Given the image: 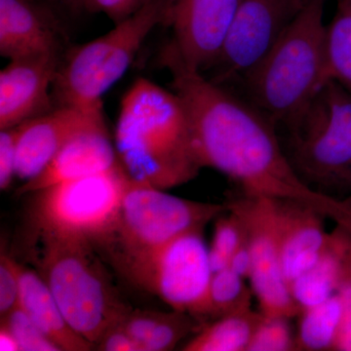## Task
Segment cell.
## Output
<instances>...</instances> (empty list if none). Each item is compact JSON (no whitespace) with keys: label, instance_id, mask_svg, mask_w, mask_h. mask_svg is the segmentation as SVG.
Here are the masks:
<instances>
[{"label":"cell","instance_id":"obj_11","mask_svg":"<svg viewBox=\"0 0 351 351\" xmlns=\"http://www.w3.org/2000/svg\"><path fill=\"white\" fill-rule=\"evenodd\" d=\"M307 0H239L212 82L242 77L265 56L292 24Z\"/></svg>","mask_w":351,"mask_h":351},{"label":"cell","instance_id":"obj_7","mask_svg":"<svg viewBox=\"0 0 351 351\" xmlns=\"http://www.w3.org/2000/svg\"><path fill=\"white\" fill-rule=\"evenodd\" d=\"M162 18L163 0H147L112 31L73 50L54 82L60 105L103 108L101 97L124 75Z\"/></svg>","mask_w":351,"mask_h":351},{"label":"cell","instance_id":"obj_23","mask_svg":"<svg viewBox=\"0 0 351 351\" xmlns=\"http://www.w3.org/2000/svg\"><path fill=\"white\" fill-rule=\"evenodd\" d=\"M245 281L230 267L214 272L208 291L205 324L206 320L251 308V291Z\"/></svg>","mask_w":351,"mask_h":351},{"label":"cell","instance_id":"obj_24","mask_svg":"<svg viewBox=\"0 0 351 351\" xmlns=\"http://www.w3.org/2000/svg\"><path fill=\"white\" fill-rule=\"evenodd\" d=\"M203 326L204 324L191 314L176 311L162 313L154 331L143 343L142 351L173 350L182 339Z\"/></svg>","mask_w":351,"mask_h":351},{"label":"cell","instance_id":"obj_36","mask_svg":"<svg viewBox=\"0 0 351 351\" xmlns=\"http://www.w3.org/2000/svg\"><path fill=\"white\" fill-rule=\"evenodd\" d=\"M0 350L21 351L20 346L14 338L12 332L3 325L0 327Z\"/></svg>","mask_w":351,"mask_h":351},{"label":"cell","instance_id":"obj_22","mask_svg":"<svg viewBox=\"0 0 351 351\" xmlns=\"http://www.w3.org/2000/svg\"><path fill=\"white\" fill-rule=\"evenodd\" d=\"M328 77L351 95V0H338L326 25Z\"/></svg>","mask_w":351,"mask_h":351},{"label":"cell","instance_id":"obj_37","mask_svg":"<svg viewBox=\"0 0 351 351\" xmlns=\"http://www.w3.org/2000/svg\"><path fill=\"white\" fill-rule=\"evenodd\" d=\"M60 1L66 2V3L77 4L82 3V0H60Z\"/></svg>","mask_w":351,"mask_h":351},{"label":"cell","instance_id":"obj_2","mask_svg":"<svg viewBox=\"0 0 351 351\" xmlns=\"http://www.w3.org/2000/svg\"><path fill=\"white\" fill-rule=\"evenodd\" d=\"M114 145L130 179L145 186L167 191L202 169L182 101L145 78L136 80L122 99Z\"/></svg>","mask_w":351,"mask_h":351},{"label":"cell","instance_id":"obj_34","mask_svg":"<svg viewBox=\"0 0 351 351\" xmlns=\"http://www.w3.org/2000/svg\"><path fill=\"white\" fill-rule=\"evenodd\" d=\"M228 267L244 279L250 278L252 269H253V258H252L247 237L243 243L240 245L239 248L233 254Z\"/></svg>","mask_w":351,"mask_h":351},{"label":"cell","instance_id":"obj_4","mask_svg":"<svg viewBox=\"0 0 351 351\" xmlns=\"http://www.w3.org/2000/svg\"><path fill=\"white\" fill-rule=\"evenodd\" d=\"M34 230L36 269L69 324L96 346L104 332L120 322L130 308L120 300L91 242Z\"/></svg>","mask_w":351,"mask_h":351},{"label":"cell","instance_id":"obj_12","mask_svg":"<svg viewBox=\"0 0 351 351\" xmlns=\"http://www.w3.org/2000/svg\"><path fill=\"white\" fill-rule=\"evenodd\" d=\"M239 3V0H163L162 25L172 32L163 55L199 73L213 68Z\"/></svg>","mask_w":351,"mask_h":351},{"label":"cell","instance_id":"obj_25","mask_svg":"<svg viewBox=\"0 0 351 351\" xmlns=\"http://www.w3.org/2000/svg\"><path fill=\"white\" fill-rule=\"evenodd\" d=\"M246 240L243 226L239 218L226 210L216 219L213 239L209 247V258L213 272L226 269L240 245Z\"/></svg>","mask_w":351,"mask_h":351},{"label":"cell","instance_id":"obj_19","mask_svg":"<svg viewBox=\"0 0 351 351\" xmlns=\"http://www.w3.org/2000/svg\"><path fill=\"white\" fill-rule=\"evenodd\" d=\"M348 237L350 232L337 225L317 261L289 283L300 313L337 294Z\"/></svg>","mask_w":351,"mask_h":351},{"label":"cell","instance_id":"obj_14","mask_svg":"<svg viewBox=\"0 0 351 351\" xmlns=\"http://www.w3.org/2000/svg\"><path fill=\"white\" fill-rule=\"evenodd\" d=\"M61 63L60 53L10 60L0 73V130L49 112V89Z\"/></svg>","mask_w":351,"mask_h":351},{"label":"cell","instance_id":"obj_16","mask_svg":"<svg viewBox=\"0 0 351 351\" xmlns=\"http://www.w3.org/2000/svg\"><path fill=\"white\" fill-rule=\"evenodd\" d=\"M56 18L38 0H0V54L9 60L61 53Z\"/></svg>","mask_w":351,"mask_h":351},{"label":"cell","instance_id":"obj_27","mask_svg":"<svg viewBox=\"0 0 351 351\" xmlns=\"http://www.w3.org/2000/svg\"><path fill=\"white\" fill-rule=\"evenodd\" d=\"M1 325L12 332L21 351H61L19 304L1 318Z\"/></svg>","mask_w":351,"mask_h":351},{"label":"cell","instance_id":"obj_31","mask_svg":"<svg viewBox=\"0 0 351 351\" xmlns=\"http://www.w3.org/2000/svg\"><path fill=\"white\" fill-rule=\"evenodd\" d=\"M161 315L162 313L159 311L130 309L119 323L142 351L143 343L154 331Z\"/></svg>","mask_w":351,"mask_h":351},{"label":"cell","instance_id":"obj_1","mask_svg":"<svg viewBox=\"0 0 351 351\" xmlns=\"http://www.w3.org/2000/svg\"><path fill=\"white\" fill-rule=\"evenodd\" d=\"M173 91L188 115L191 140L201 168L230 178L244 195L291 199L315 208L335 221L339 198L309 186L295 172L279 141L276 124L248 100L163 56Z\"/></svg>","mask_w":351,"mask_h":351},{"label":"cell","instance_id":"obj_20","mask_svg":"<svg viewBox=\"0 0 351 351\" xmlns=\"http://www.w3.org/2000/svg\"><path fill=\"white\" fill-rule=\"evenodd\" d=\"M261 313L252 308L221 316L195 332L184 351H247Z\"/></svg>","mask_w":351,"mask_h":351},{"label":"cell","instance_id":"obj_8","mask_svg":"<svg viewBox=\"0 0 351 351\" xmlns=\"http://www.w3.org/2000/svg\"><path fill=\"white\" fill-rule=\"evenodd\" d=\"M129 182L130 177L119 165L36 191L32 208L34 230L87 240L96 246L114 226Z\"/></svg>","mask_w":351,"mask_h":351},{"label":"cell","instance_id":"obj_9","mask_svg":"<svg viewBox=\"0 0 351 351\" xmlns=\"http://www.w3.org/2000/svg\"><path fill=\"white\" fill-rule=\"evenodd\" d=\"M203 230L182 233L143 263L128 280L156 295L173 311L204 322L213 276Z\"/></svg>","mask_w":351,"mask_h":351},{"label":"cell","instance_id":"obj_5","mask_svg":"<svg viewBox=\"0 0 351 351\" xmlns=\"http://www.w3.org/2000/svg\"><path fill=\"white\" fill-rule=\"evenodd\" d=\"M226 210V204L186 199L130 179L114 226L94 247L128 279L164 245L182 233L204 230Z\"/></svg>","mask_w":351,"mask_h":351},{"label":"cell","instance_id":"obj_26","mask_svg":"<svg viewBox=\"0 0 351 351\" xmlns=\"http://www.w3.org/2000/svg\"><path fill=\"white\" fill-rule=\"evenodd\" d=\"M291 318L267 316L261 313L257 327L247 351H295V334Z\"/></svg>","mask_w":351,"mask_h":351},{"label":"cell","instance_id":"obj_35","mask_svg":"<svg viewBox=\"0 0 351 351\" xmlns=\"http://www.w3.org/2000/svg\"><path fill=\"white\" fill-rule=\"evenodd\" d=\"M341 209L338 218L335 223L338 226H343L348 232L351 233V193L345 198H339Z\"/></svg>","mask_w":351,"mask_h":351},{"label":"cell","instance_id":"obj_32","mask_svg":"<svg viewBox=\"0 0 351 351\" xmlns=\"http://www.w3.org/2000/svg\"><path fill=\"white\" fill-rule=\"evenodd\" d=\"M144 3L142 0H82L89 10L106 14L115 24L128 18Z\"/></svg>","mask_w":351,"mask_h":351},{"label":"cell","instance_id":"obj_33","mask_svg":"<svg viewBox=\"0 0 351 351\" xmlns=\"http://www.w3.org/2000/svg\"><path fill=\"white\" fill-rule=\"evenodd\" d=\"M101 351H140L134 339L127 334L120 323L112 325L104 332L96 346Z\"/></svg>","mask_w":351,"mask_h":351},{"label":"cell","instance_id":"obj_18","mask_svg":"<svg viewBox=\"0 0 351 351\" xmlns=\"http://www.w3.org/2000/svg\"><path fill=\"white\" fill-rule=\"evenodd\" d=\"M19 306L61 351H90L96 346L80 336L64 318L49 287L38 270L18 262Z\"/></svg>","mask_w":351,"mask_h":351},{"label":"cell","instance_id":"obj_29","mask_svg":"<svg viewBox=\"0 0 351 351\" xmlns=\"http://www.w3.org/2000/svg\"><path fill=\"white\" fill-rule=\"evenodd\" d=\"M20 277L18 262L1 247L0 255V318L19 304Z\"/></svg>","mask_w":351,"mask_h":351},{"label":"cell","instance_id":"obj_6","mask_svg":"<svg viewBox=\"0 0 351 351\" xmlns=\"http://www.w3.org/2000/svg\"><path fill=\"white\" fill-rule=\"evenodd\" d=\"M286 128L284 149L300 177L325 195L334 189L351 193V95L328 82Z\"/></svg>","mask_w":351,"mask_h":351},{"label":"cell","instance_id":"obj_21","mask_svg":"<svg viewBox=\"0 0 351 351\" xmlns=\"http://www.w3.org/2000/svg\"><path fill=\"white\" fill-rule=\"evenodd\" d=\"M298 318L297 350H335L341 322V304L338 294L302 311Z\"/></svg>","mask_w":351,"mask_h":351},{"label":"cell","instance_id":"obj_30","mask_svg":"<svg viewBox=\"0 0 351 351\" xmlns=\"http://www.w3.org/2000/svg\"><path fill=\"white\" fill-rule=\"evenodd\" d=\"M19 125L0 132V189L6 191L16 177Z\"/></svg>","mask_w":351,"mask_h":351},{"label":"cell","instance_id":"obj_10","mask_svg":"<svg viewBox=\"0 0 351 351\" xmlns=\"http://www.w3.org/2000/svg\"><path fill=\"white\" fill-rule=\"evenodd\" d=\"M226 205L241 221L246 233L253 258L249 280L260 313L267 316L298 317L300 309L283 271L274 199L242 193Z\"/></svg>","mask_w":351,"mask_h":351},{"label":"cell","instance_id":"obj_38","mask_svg":"<svg viewBox=\"0 0 351 351\" xmlns=\"http://www.w3.org/2000/svg\"><path fill=\"white\" fill-rule=\"evenodd\" d=\"M147 1V0H142V2H145Z\"/></svg>","mask_w":351,"mask_h":351},{"label":"cell","instance_id":"obj_28","mask_svg":"<svg viewBox=\"0 0 351 351\" xmlns=\"http://www.w3.org/2000/svg\"><path fill=\"white\" fill-rule=\"evenodd\" d=\"M341 304V322L335 350L351 351V233L343 255L341 279L337 291Z\"/></svg>","mask_w":351,"mask_h":351},{"label":"cell","instance_id":"obj_17","mask_svg":"<svg viewBox=\"0 0 351 351\" xmlns=\"http://www.w3.org/2000/svg\"><path fill=\"white\" fill-rule=\"evenodd\" d=\"M274 205L283 271L290 283L317 261L330 233L315 208L291 199H274Z\"/></svg>","mask_w":351,"mask_h":351},{"label":"cell","instance_id":"obj_15","mask_svg":"<svg viewBox=\"0 0 351 351\" xmlns=\"http://www.w3.org/2000/svg\"><path fill=\"white\" fill-rule=\"evenodd\" d=\"M119 165L107 126L95 127L71 138L40 174L18 189L17 195L34 193L61 182L108 172Z\"/></svg>","mask_w":351,"mask_h":351},{"label":"cell","instance_id":"obj_13","mask_svg":"<svg viewBox=\"0 0 351 351\" xmlns=\"http://www.w3.org/2000/svg\"><path fill=\"white\" fill-rule=\"evenodd\" d=\"M106 125L103 108L61 106L19 125L16 177L34 179L71 138L83 131Z\"/></svg>","mask_w":351,"mask_h":351},{"label":"cell","instance_id":"obj_3","mask_svg":"<svg viewBox=\"0 0 351 351\" xmlns=\"http://www.w3.org/2000/svg\"><path fill=\"white\" fill-rule=\"evenodd\" d=\"M325 1L307 0L274 47L242 77L248 101L276 126L290 125L330 82Z\"/></svg>","mask_w":351,"mask_h":351}]
</instances>
